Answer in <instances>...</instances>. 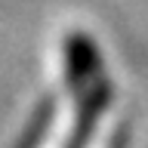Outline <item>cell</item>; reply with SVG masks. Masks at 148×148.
<instances>
[{
  "label": "cell",
  "mask_w": 148,
  "mask_h": 148,
  "mask_svg": "<svg viewBox=\"0 0 148 148\" xmlns=\"http://www.w3.org/2000/svg\"><path fill=\"white\" fill-rule=\"evenodd\" d=\"M108 148H127V136H123V133H117V136L111 139V145Z\"/></svg>",
  "instance_id": "2"
},
{
  "label": "cell",
  "mask_w": 148,
  "mask_h": 148,
  "mask_svg": "<svg viewBox=\"0 0 148 148\" xmlns=\"http://www.w3.org/2000/svg\"><path fill=\"white\" fill-rule=\"evenodd\" d=\"M65 74L74 92V127L62 148H86L96 136L102 114L108 108L111 86L102 71V59L86 34H68L65 40Z\"/></svg>",
  "instance_id": "1"
}]
</instances>
